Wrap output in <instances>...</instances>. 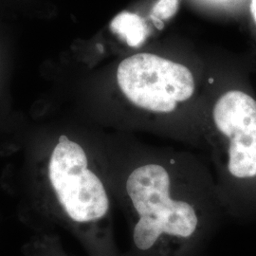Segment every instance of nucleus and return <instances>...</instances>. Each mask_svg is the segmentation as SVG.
Here are the masks:
<instances>
[{
    "mask_svg": "<svg viewBox=\"0 0 256 256\" xmlns=\"http://www.w3.org/2000/svg\"><path fill=\"white\" fill-rule=\"evenodd\" d=\"M122 138L112 183L134 254L192 256L227 214L210 164L190 151Z\"/></svg>",
    "mask_w": 256,
    "mask_h": 256,
    "instance_id": "obj_1",
    "label": "nucleus"
},
{
    "mask_svg": "<svg viewBox=\"0 0 256 256\" xmlns=\"http://www.w3.org/2000/svg\"><path fill=\"white\" fill-rule=\"evenodd\" d=\"M210 167L227 214L256 210V100L241 90H228L203 117Z\"/></svg>",
    "mask_w": 256,
    "mask_h": 256,
    "instance_id": "obj_2",
    "label": "nucleus"
},
{
    "mask_svg": "<svg viewBox=\"0 0 256 256\" xmlns=\"http://www.w3.org/2000/svg\"><path fill=\"white\" fill-rule=\"evenodd\" d=\"M120 92L140 114L134 129L205 151L202 138L178 117L192 101L196 81L184 64L150 54L130 56L116 72Z\"/></svg>",
    "mask_w": 256,
    "mask_h": 256,
    "instance_id": "obj_3",
    "label": "nucleus"
},
{
    "mask_svg": "<svg viewBox=\"0 0 256 256\" xmlns=\"http://www.w3.org/2000/svg\"><path fill=\"white\" fill-rule=\"evenodd\" d=\"M84 146L61 135L50 160L48 178L68 218L82 230L94 232L108 222L111 198Z\"/></svg>",
    "mask_w": 256,
    "mask_h": 256,
    "instance_id": "obj_4",
    "label": "nucleus"
},
{
    "mask_svg": "<svg viewBox=\"0 0 256 256\" xmlns=\"http://www.w3.org/2000/svg\"><path fill=\"white\" fill-rule=\"evenodd\" d=\"M110 28L112 32L131 46H140L148 34V28L144 20L129 12H122L115 16L110 23Z\"/></svg>",
    "mask_w": 256,
    "mask_h": 256,
    "instance_id": "obj_5",
    "label": "nucleus"
},
{
    "mask_svg": "<svg viewBox=\"0 0 256 256\" xmlns=\"http://www.w3.org/2000/svg\"><path fill=\"white\" fill-rule=\"evenodd\" d=\"M178 9V0H158L152 10L151 16L155 20L156 25L158 28L162 26V20L171 18Z\"/></svg>",
    "mask_w": 256,
    "mask_h": 256,
    "instance_id": "obj_6",
    "label": "nucleus"
},
{
    "mask_svg": "<svg viewBox=\"0 0 256 256\" xmlns=\"http://www.w3.org/2000/svg\"><path fill=\"white\" fill-rule=\"evenodd\" d=\"M250 10L252 14V16L256 21V0H252V5H250Z\"/></svg>",
    "mask_w": 256,
    "mask_h": 256,
    "instance_id": "obj_7",
    "label": "nucleus"
}]
</instances>
